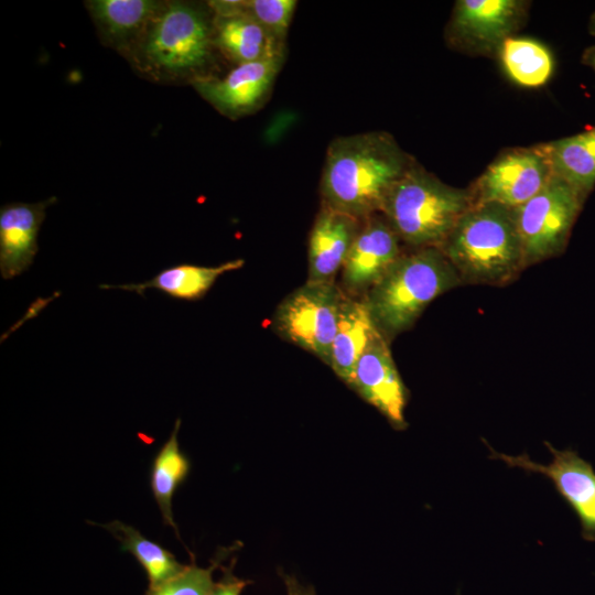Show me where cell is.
I'll list each match as a JSON object with an SVG mask.
<instances>
[{"instance_id":"cell-1","label":"cell","mask_w":595,"mask_h":595,"mask_svg":"<svg viewBox=\"0 0 595 595\" xmlns=\"http://www.w3.org/2000/svg\"><path fill=\"white\" fill-rule=\"evenodd\" d=\"M413 164L387 132L337 137L324 159L322 205L364 220L380 212L389 190Z\"/></svg>"},{"instance_id":"cell-2","label":"cell","mask_w":595,"mask_h":595,"mask_svg":"<svg viewBox=\"0 0 595 595\" xmlns=\"http://www.w3.org/2000/svg\"><path fill=\"white\" fill-rule=\"evenodd\" d=\"M216 50L208 3L163 1L129 60L153 79L192 84L209 76Z\"/></svg>"},{"instance_id":"cell-3","label":"cell","mask_w":595,"mask_h":595,"mask_svg":"<svg viewBox=\"0 0 595 595\" xmlns=\"http://www.w3.org/2000/svg\"><path fill=\"white\" fill-rule=\"evenodd\" d=\"M440 249L463 285L504 286L526 269L512 208L496 203L472 204Z\"/></svg>"},{"instance_id":"cell-4","label":"cell","mask_w":595,"mask_h":595,"mask_svg":"<svg viewBox=\"0 0 595 595\" xmlns=\"http://www.w3.org/2000/svg\"><path fill=\"white\" fill-rule=\"evenodd\" d=\"M463 285L437 247L403 253L361 299L378 332L390 342L410 329L441 294Z\"/></svg>"},{"instance_id":"cell-5","label":"cell","mask_w":595,"mask_h":595,"mask_svg":"<svg viewBox=\"0 0 595 595\" xmlns=\"http://www.w3.org/2000/svg\"><path fill=\"white\" fill-rule=\"evenodd\" d=\"M470 206L469 191L448 186L414 163L389 190L379 214L412 249L440 248Z\"/></svg>"},{"instance_id":"cell-6","label":"cell","mask_w":595,"mask_h":595,"mask_svg":"<svg viewBox=\"0 0 595 595\" xmlns=\"http://www.w3.org/2000/svg\"><path fill=\"white\" fill-rule=\"evenodd\" d=\"M585 199L552 175L530 199L512 208L526 268L561 255Z\"/></svg>"},{"instance_id":"cell-7","label":"cell","mask_w":595,"mask_h":595,"mask_svg":"<svg viewBox=\"0 0 595 595\" xmlns=\"http://www.w3.org/2000/svg\"><path fill=\"white\" fill-rule=\"evenodd\" d=\"M344 295L334 281H306L279 304L272 327L281 338L329 366Z\"/></svg>"},{"instance_id":"cell-8","label":"cell","mask_w":595,"mask_h":595,"mask_svg":"<svg viewBox=\"0 0 595 595\" xmlns=\"http://www.w3.org/2000/svg\"><path fill=\"white\" fill-rule=\"evenodd\" d=\"M553 175L547 144L500 155L469 190L472 204L496 203L515 208L540 192Z\"/></svg>"},{"instance_id":"cell-9","label":"cell","mask_w":595,"mask_h":595,"mask_svg":"<svg viewBox=\"0 0 595 595\" xmlns=\"http://www.w3.org/2000/svg\"><path fill=\"white\" fill-rule=\"evenodd\" d=\"M487 444V442L484 440ZM544 445L552 454L549 464L532 461L526 453L512 456L498 453L487 444L490 458L500 459L509 467H518L527 473L541 474L550 479L561 498L575 512L581 523V534L585 541L595 542V470L576 451L556 450L549 442Z\"/></svg>"},{"instance_id":"cell-10","label":"cell","mask_w":595,"mask_h":595,"mask_svg":"<svg viewBox=\"0 0 595 595\" xmlns=\"http://www.w3.org/2000/svg\"><path fill=\"white\" fill-rule=\"evenodd\" d=\"M284 56L236 65L223 77L209 75L192 85L217 111L237 119L257 111L266 102Z\"/></svg>"},{"instance_id":"cell-11","label":"cell","mask_w":595,"mask_h":595,"mask_svg":"<svg viewBox=\"0 0 595 595\" xmlns=\"http://www.w3.org/2000/svg\"><path fill=\"white\" fill-rule=\"evenodd\" d=\"M400 244L381 214L364 219L342 268L345 294L363 299L402 255Z\"/></svg>"},{"instance_id":"cell-12","label":"cell","mask_w":595,"mask_h":595,"mask_svg":"<svg viewBox=\"0 0 595 595\" xmlns=\"http://www.w3.org/2000/svg\"><path fill=\"white\" fill-rule=\"evenodd\" d=\"M375 407L396 430H404L409 391L392 358L389 342L380 334L359 358L349 385Z\"/></svg>"},{"instance_id":"cell-13","label":"cell","mask_w":595,"mask_h":595,"mask_svg":"<svg viewBox=\"0 0 595 595\" xmlns=\"http://www.w3.org/2000/svg\"><path fill=\"white\" fill-rule=\"evenodd\" d=\"M56 201L9 203L0 208V273L10 280L26 271L37 253L46 208Z\"/></svg>"},{"instance_id":"cell-14","label":"cell","mask_w":595,"mask_h":595,"mask_svg":"<svg viewBox=\"0 0 595 595\" xmlns=\"http://www.w3.org/2000/svg\"><path fill=\"white\" fill-rule=\"evenodd\" d=\"M363 220L321 206L309 238L307 281H334L343 268Z\"/></svg>"},{"instance_id":"cell-15","label":"cell","mask_w":595,"mask_h":595,"mask_svg":"<svg viewBox=\"0 0 595 595\" xmlns=\"http://www.w3.org/2000/svg\"><path fill=\"white\" fill-rule=\"evenodd\" d=\"M162 4L153 0L85 1L101 42L128 58Z\"/></svg>"},{"instance_id":"cell-16","label":"cell","mask_w":595,"mask_h":595,"mask_svg":"<svg viewBox=\"0 0 595 595\" xmlns=\"http://www.w3.org/2000/svg\"><path fill=\"white\" fill-rule=\"evenodd\" d=\"M522 8L517 0H461L455 6L453 29L470 43L500 46L517 26Z\"/></svg>"},{"instance_id":"cell-17","label":"cell","mask_w":595,"mask_h":595,"mask_svg":"<svg viewBox=\"0 0 595 595\" xmlns=\"http://www.w3.org/2000/svg\"><path fill=\"white\" fill-rule=\"evenodd\" d=\"M214 42L236 65L285 55V44L241 10L231 15H214Z\"/></svg>"},{"instance_id":"cell-18","label":"cell","mask_w":595,"mask_h":595,"mask_svg":"<svg viewBox=\"0 0 595 595\" xmlns=\"http://www.w3.org/2000/svg\"><path fill=\"white\" fill-rule=\"evenodd\" d=\"M378 335L380 333L364 301L345 294L332 345L329 367L346 385H350L359 358Z\"/></svg>"},{"instance_id":"cell-19","label":"cell","mask_w":595,"mask_h":595,"mask_svg":"<svg viewBox=\"0 0 595 595\" xmlns=\"http://www.w3.org/2000/svg\"><path fill=\"white\" fill-rule=\"evenodd\" d=\"M244 264L242 259L230 260L214 267L182 263L161 270L145 282L120 285L102 284L99 288L132 291L140 295H143L148 289H155L173 299L197 301L204 298L220 275L238 270Z\"/></svg>"},{"instance_id":"cell-20","label":"cell","mask_w":595,"mask_h":595,"mask_svg":"<svg viewBox=\"0 0 595 595\" xmlns=\"http://www.w3.org/2000/svg\"><path fill=\"white\" fill-rule=\"evenodd\" d=\"M547 145L553 174L586 199L595 187V127Z\"/></svg>"},{"instance_id":"cell-21","label":"cell","mask_w":595,"mask_h":595,"mask_svg":"<svg viewBox=\"0 0 595 595\" xmlns=\"http://www.w3.org/2000/svg\"><path fill=\"white\" fill-rule=\"evenodd\" d=\"M180 428L181 420L177 419L169 439L154 456L150 470L151 490L161 511L163 522L165 526L172 527L177 538H180V534L173 517L172 499L191 468L187 456L178 445L177 433Z\"/></svg>"},{"instance_id":"cell-22","label":"cell","mask_w":595,"mask_h":595,"mask_svg":"<svg viewBox=\"0 0 595 595\" xmlns=\"http://www.w3.org/2000/svg\"><path fill=\"white\" fill-rule=\"evenodd\" d=\"M109 531L121 544L123 551L131 553L147 573L149 588L155 587L180 574L185 564L160 545L142 536L133 527L119 520L108 523H93Z\"/></svg>"},{"instance_id":"cell-23","label":"cell","mask_w":595,"mask_h":595,"mask_svg":"<svg viewBox=\"0 0 595 595\" xmlns=\"http://www.w3.org/2000/svg\"><path fill=\"white\" fill-rule=\"evenodd\" d=\"M500 60L510 79L524 87L544 85L553 72L551 52L531 39H506L500 45Z\"/></svg>"},{"instance_id":"cell-24","label":"cell","mask_w":595,"mask_h":595,"mask_svg":"<svg viewBox=\"0 0 595 595\" xmlns=\"http://www.w3.org/2000/svg\"><path fill=\"white\" fill-rule=\"evenodd\" d=\"M296 6L295 0H240L241 12L260 23L283 44Z\"/></svg>"},{"instance_id":"cell-25","label":"cell","mask_w":595,"mask_h":595,"mask_svg":"<svg viewBox=\"0 0 595 595\" xmlns=\"http://www.w3.org/2000/svg\"><path fill=\"white\" fill-rule=\"evenodd\" d=\"M221 562L220 555L208 567L197 566L194 561L174 577L148 588L144 595H208L214 581L213 572Z\"/></svg>"},{"instance_id":"cell-26","label":"cell","mask_w":595,"mask_h":595,"mask_svg":"<svg viewBox=\"0 0 595 595\" xmlns=\"http://www.w3.org/2000/svg\"><path fill=\"white\" fill-rule=\"evenodd\" d=\"M234 563L229 567H221L223 575L214 582L208 595H241L250 581L236 576L232 572Z\"/></svg>"},{"instance_id":"cell-27","label":"cell","mask_w":595,"mask_h":595,"mask_svg":"<svg viewBox=\"0 0 595 595\" xmlns=\"http://www.w3.org/2000/svg\"><path fill=\"white\" fill-rule=\"evenodd\" d=\"M286 595H316L315 591L311 586H303L296 578L288 574H281Z\"/></svg>"},{"instance_id":"cell-28","label":"cell","mask_w":595,"mask_h":595,"mask_svg":"<svg viewBox=\"0 0 595 595\" xmlns=\"http://www.w3.org/2000/svg\"><path fill=\"white\" fill-rule=\"evenodd\" d=\"M583 62L595 71V45L585 51Z\"/></svg>"},{"instance_id":"cell-29","label":"cell","mask_w":595,"mask_h":595,"mask_svg":"<svg viewBox=\"0 0 595 595\" xmlns=\"http://www.w3.org/2000/svg\"><path fill=\"white\" fill-rule=\"evenodd\" d=\"M589 30L591 33L595 35V14L592 17Z\"/></svg>"}]
</instances>
